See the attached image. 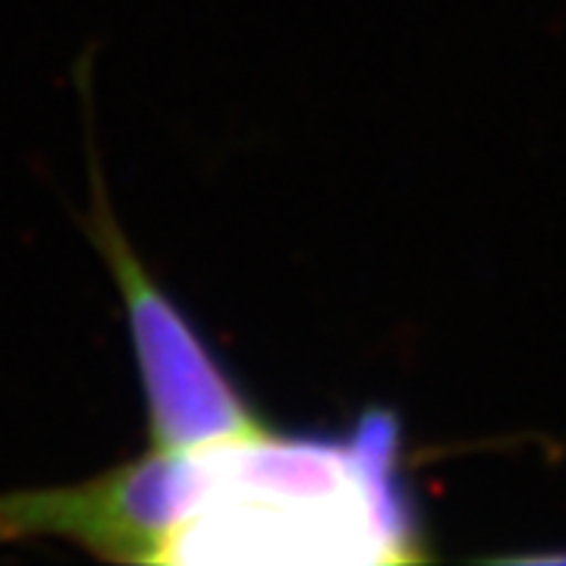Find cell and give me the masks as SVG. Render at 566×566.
<instances>
[{
	"label": "cell",
	"instance_id": "2",
	"mask_svg": "<svg viewBox=\"0 0 566 566\" xmlns=\"http://www.w3.org/2000/svg\"><path fill=\"white\" fill-rule=\"evenodd\" d=\"M92 180L88 230L126 305L148 416V444L155 450H192L268 428L202 334L186 322L123 237L95 164Z\"/></svg>",
	"mask_w": 566,
	"mask_h": 566
},
{
	"label": "cell",
	"instance_id": "1",
	"mask_svg": "<svg viewBox=\"0 0 566 566\" xmlns=\"http://www.w3.org/2000/svg\"><path fill=\"white\" fill-rule=\"evenodd\" d=\"M54 538L120 564H409L424 532L403 428L368 409L340 434L155 450L76 485L0 494V545Z\"/></svg>",
	"mask_w": 566,
	"mask_h": 566
}]
</instances>
